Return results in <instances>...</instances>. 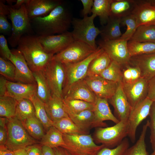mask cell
Masks as SVG:
<instances>
[{
    "instance_id": "6da1fadb",
    "label": "cell",
    "mask_w": 155,
    "mask_h": 155,
    "mask_svg": "<svg viewBox=\"0 0 155 155\" xmlns=\"http://www.w3.org/2000/svg\"><path fill=\"white\" fill-rule=\"evenodd\" d=\"M72 18L68 8L63 1L48 15L30 20L33 31L36 35L48 36L68 31L71 25Z\"/></svg>"
},
{
    "instance_id": "7a4b0ae2",
    "label": "cell",
    "mask_w": 155,
    "mask_h": 155,
    "mask_svg": "<svg viewBox=\"0 0 155 155\" xmlns=\"http://www.w3.org/2000/svg\"><path fill=\"white\" fill-rule=\"evenodd\" d=\"M17 49L22 54L32 72L43 71L52 61L54 55L49 53L40 42L38 36L30 34L20 39Z\"/></svg>"
},
{
    "instance_id": "3957f363",
    "label": "cell",
    "mask_w": 155,
    "mask_h": 155,
    "mask_svg": "<svg viewBox=\"0 0 155 155\" xmlns=\"http://www.w3.org/2000/svg\"><path fill=\"white\" fill-rule=\"evenodd\" d=\"M62 147L70 155H96L104 146L96 145L91 135L63 134Z\"/></svg>"
},
{
    "instance_id": "277c9868",
    "label": "cell",
    "mask_w": 155,
    "mask_h": 155,
    "mask_svg": "<svg viewBox=\"0 0 155 155\" xmlns=\"http://www.w3.org/2000/svg\"><path fill=\"white\" fill-rule=\"evenodd\" d=\"M10 7V13L8 17L11 21L12 32L7 40L10 45L14 48L18 46L19 40L23 36L32 34L34 31L25 4L22 5L18 9Z\"/></svg>"
},
{
    "instance_id": "5b68a950",
    "label": "cell",
    "mask_w": 155,
    "mask_h": 155,
    "mask_svg": "<svg viewBox=\"0 0 155 155\" xmlns=\"http://www.w3.org/2000/svg\"><path fill=\"white\" fill-rule=\"evenodd\" d=\"M7 138L6 147L14 151L37 143L29 134L22 122L16 117L7 118Z\"/></svg>"
},
{
    "instance_id": "8992f818",
    "label": "cell",
    "mask_w": 155,
    "mask_h": 155,
    "mask_svg": "<svg viewBox=\"0 0 155 155\" xmlns=\"http://www.w3.org/2000/svg\"><path fill=\"white\" fill-rule=\"evenodd\" d=\"M96 17L95 14H92L82 19L73 18L71 25L73 30L71 32L74 40L84 42L96 49L98 47L96 38L101 33L100 30L94 24Z\"/></svg>"
},
{
    "instance_id": "52a82bcc",
    "label": "cell",
    "mask_w": 155,
    "mask_h": 155,
    "mask_svg": "<svg viewBox=\"0 0 155 155\" xmlns=\"http://www.w3.org/2000/svg\"><path fill=\"white\" fill-rule=\"evenodd\" d=\"M128 133L127 121H121L111 127H98L93 139L95 142L111 148L120 144L128 136Z\"/></svg>"
},
{
    "instance_id": "ba28073f",
    "label": "cell",
    "mask_w": 155,
    "mask_h": 155,
    "mask_svg": "<svg viewBox=\"0 0 155 155\" xmlns=\"http://www.w3.org/2000/svg\"><path fill=\"white\" fill-rule=\"evenodd\" d=\"M104 51V50L98 46L94 52L81 61L71 64H63L65 71V79L63 89V98L72 84L86 77L91 62Z\"/></svg>"
},
{
    "instance_id": "9c48e42d",
    "label": "cell",
    "mask_w": 155,
    "mask_h": 155,
    "mask_svg": "<svg viewBox=\"0 0 155 155\" xmlns=\"http://www.w3.org/2000/svg\"><path fill=\"white\" fill-rule=\"evenodd\" d=\"M97 49L83 42L74 40L64 49L54 55L53 59L63 64L75 63L85 59Z\"/></svg>"
},
{
    "instance_id": "30bf717a",
    "label": "cell",
    "mask_w": 155,
    "mask_h": 155,
    "mask_svg": "<svg viewBox=\"0 0 155 155\" xmlns=\"http://www.w3.org/2000/svg\"><path fill=\"white\" fill-rule=\"evenodd\" d=\"M43 71L51 94L63 98V89L65 77V69L63 64L52 59Z\"/></svg>"
},
{
    "instance_id": "8fae6325",
    "label": "cell",
    "mask_w": 155,
    "mask_h": 155,
    "mask_svg": "<svg viewBox=\"0 0 155 155\" xmlns=\"http://www.w3.org/2000/svg\"><path fill=\"white\" fill-rule=\"evenodd\" d=\"M128 41L118 39L109 41L102 39L97 42L112 61L121 65L129 63L131 57L127 46Z\"/></svg>"
},
{
    "instance_id": "7c38bea8",
    "label": "cell",
    "mask_w": 155,
    "mask_h": 155,
    "mask_svg": "<svg viewBox=\"0 0 155 155\" xmlns=\"http://www.w3.org/2000/svg\"><path fill=\"white\" fill-rule=\"evenodd\" d=\"M153 102L146 98L132 108L127 120L128 136L132 142L134 143L135 142L137 127L149 115Z\"/></svg>"
},
{
    "instance_id": "4fadbf2b",
    "label": "cell",
    "mask_w": 155,
    "mask_h": 155,
    "mask_svg": "<svg viewBox=\"0 0 155 155\" xmlns=\"http://www.w3.org/2000/svg\"><path fill=\"white\" fill-rule=\"evenodd\" d=\"M39 40L48 53L55 55L65 48L74 40L71 32L48 36H38Z\"/></svg>"
},
{
    "instance_id": "5bb4252c",
    "label": "cell",
    "mask_w": 155,
    "mask_h": 155,
    "mask_svg": "<svg viewBox=\"0 0 155 155\" xmlns=\"http://www.w3.org/2000/svg\"><path fill=\"white\" fill-rule=\"evenodd\" d=\"M84 79L97 96L108 100L115 94L119 83L108 80L99 75L87 76Z\"/></svg>"
},
{
    "instance_id": "9a60e30c",
    "label": "cell",
    "mask_w": 155,
    "mask_h": 155,
    "mask_svg": "<svg viewBox=\"0 0 155 155\" xmlns=\"http://www.w3.org/2000/svg\"><path fill=\"white\" fill-rule=\"evenodd\" d=\"M148 83L142 78L131 83H122L123 91L132 108L147 98Z\"/></svg>"
},
{
    "instance_id": "2e32d148",
    "label": "cell",
    "mask_w": 155,
    "mask_h": 155,
    "mask_svg": "<svg viewBox=\"0 0 155 155\" xmlns=\"http://www.w3.org/2000/svg\"><path fill=\"white\" fill-rule=\"evenodd\" d=\"M12 55L9 59L16 68L15 81L28 84H36L33 73L22 53L17 49L11 50Z\"/></svg>"
},
{
    "instance_id": "e0dca14e",
    "label": "cell",
    "mask_w": 155,
    "mask_h": 155,
    "mask_svg": "<svg viewBox=\"0 0 155 155\" xmlns=\"http://www.w3.org/2000/svg\"><path fill=\"white\" fill-rule=\"evenodd\" d=\"M108 100L114 108L117 119L119 121H127L132 108L123 91L121 82L119 83L114 94Z\"/></svg>"
},
{
    "instance_id": "ac0fdd59",
    "label": "cell",
    "mask_w": 155,
    "mask_h": 155,
    "mask_svg": "<svg viewBox=\"0 0 155 155\" xmlns=\"http://www.w3.org/2000/svg\"><path fill=\"white\" fill-rule=\"evenodd\" d=\"M63 1L61 0H29L25 6L28 16L31 20L48 15Z\"/></svg>"
},
{
    "instance_id": "d6986e66",
    "label": "cell",
    "mask_w": 155,
    "mask_h": 155,
    "mask_svg": "<svg viewBox=\"0 0 155 155\" xmlns=\"http://www.w3.org/2000/svg\"><path fill=\"white\" fill-rule=\"evenodd\" d=\"M128 63L139 67L141 77L148 81L155 76V52L131 57Z\"/></svg>"
},
{
    "instance_id": "ffe728a7",
    "label": "cell",
    "mask_w": 155,
    "mask_h": 155,
    "mask_svg": "<svg viewBox=\"0 0 155 155\" xmlns=\"http://www.w3.org/2000/svg\"><path fill=\"white\" fill-rule=\"evenodd\" d=\"M97 96L86 82L84 79L72 84L63 99L79 100L94 103Z\"/></svg>"
},
{
    "instance_id": "44dd1931",
    "label": "cell",
    "mask_w": 155,
    "mask_h": 155,
    "mask_svg": "<svg viewBox=\"0 0 155 155\" xmlns=\"http://www.w3.org/2000/svg\"><path fill=\"white\" fill-rule=\"evenodd\" d=\"M132 14L136 18L138 26L155 25V6L148 0H135Z\"/></svg>"
},
{
    "instance_id": "7402d4cb",
    "label": "cell",
    "mask_w": 155,
    "mask_h": 155,
    "mask_svg": "<svg viewBox=\"0 0 155 155\" xmlns=\"http://www.w3.org/2000/svg\"><path fill=\"white\" fill-rule=\"evenodd\" d=\"M37 87L36 84H25L7 80L5 96L12 97L17 101L22 99L30 100L37 94Z\"/></svg>"
},
{
    "instance_id": "603a6c76",
    "label": "cell",
    "mask_w": 155,
    "mask_h": 155,
    "mask_svg": "<svg viewBox=\"0 0 155 155\" xmlns=\"http://www.w3.org/2000/svg\"><path fill=\"white\" fill-rule=\"evenodd\" d=\"M96 120L100 127H107V124L104 121H112L115 124L119 121L113 114L109 107L108 99L97 96L93 110Z\"/></svg>"
},
{
    "instance_id": "cb8c5ba5",
    "label": "cell",
    "mask_w": 155,
    "mask_h": 155,
    "mask_svg": "<svg viewBox=\"0 0 155 155\" xmlns=\"http://www.w3.org/2000/svg\"><path fill=\"white\" fill-rule=\"evenodd\" d=\"M63 99L61 97L52 94L44 103L48 116L53 122L63 118L69 117L65 108Z\"/></svg>"
},
{
    "instance_id": "d4e9b609",
    "label": "cell",
    "mask_w": 155,
    "mask_h": 155,
    "mask_svg": "<svg viewBox=\"0 0 155 155\" xmlns=\"http://www.w3.org/2000/svg\"><path fill=\"white\" fill-rule=\"evenodd\" d=\"M68 116L77 125L84 130L88 131L90 128L100 127L92 110H84Z\"/></svg>"
},
{
    "instance_id": "484cf974",
    "label": "cell",
    "mask_w": 155,
    "mask_h": 155,
    "mask_svg": "<svg viewBox=\"0 0 155 155\" xmlns=\"http://www.w3.org/2000/svg\"><path fill=\"white\" fill-rule=\"evenodd\" d=\"M121 18L110 16L107 23L100 30L102 40L109 41L118 39L122 34L120 30Z\"/></svg>"
},
{
    "instance_id": "4316f807",
    "label": "cell",
    "mask_w": 155,
    "mask_h": 155,
    "mask_svg": "<svg viewBox=\"0 0 155 155\" xmlns=\"http://www.w3.org/2000/svg\"><path fill=\"white\" fill-rule=\"evenodd\" d=\"M135 0H113L110 7V15L122 18L132 14Z\"/></svg>"
},
{
    "instance_id": "83f0119b",
    "label": "cell",
    "mask_w": 155,
    "mask_h": 155,
    "mask_svg": "<svg viewBox=\"0 0 155 155\" xmlns=\"http://www.w3.org/2000/svg\"><path fill=\"white\" fill-rule=\"evenodd\" d=\"M32 73L37 84L36 95L38 98L45 103L52 94L47 81L43 71Z\"/></svg>"
},
{
    "instance_id": "f1b7e54d",
    "label": "cell",
    "mask_w": 155,
    "mask_h": 155,
    "mask_svg": "<svg viewBox=\"0 0 155 155\" xmlns=\"http://www.w3.org/2000/svg\"><path fill=\"white\" fill-rule=\"evenodd\" d=\"M113 0H94L92 14H95L99 18L101 25L106 24L110 15V7Z\"/></svg>"
},
{
    "instance_id": "f546056e",
    "label": "cell",
    "mask_w": 155,
    "mask_h": 155,
    "mask_svg": "<svg viewBox=\"0 0 155 155\" xmlns=\"http://www.w3.org/2000/svg\"><path fill=\"white\" fill-rule=\"evenodd\" d=\"M53 126L63 134H88L89 133L88 131L79 127L69 117L63 118L53 122Z\"/></svg>"
},
{
    "instance_id": "4dcf8cb0",
    "label": "cell",
    "mask_w": 155,
    "mask_h": 155,
    "mask_svg": "<svg viewBox=\"0 0 155 155\" xmlns=\"http://www.w3.org/2000/svg\"><path fill=\"white\" fill-rule=\"evenodd\" d=\"M112 61L104 51L91 62L86 76L99 75L109 66Z\"/></svg>"
},
{
    "instance_id": "1f68e13d",
    "label": "cell",
    "mask_w": 155,
    "mask_h": 155,
    "mask_svg": "<svg viewBox=\"0 0 155 155\" xmlns=\"http://www.w3.org/2000/svg\"><path fill=\"white\" fill-rule=\"evenodd\" d=\"M40 144L52 148L65 145L63 134L53 126L50 127L40 140Z\"/></svg>"
},
{
    "instance_id": "d6a6232c",
    "label": "cell",
    "mask_w": 155,
    "mask_h": 155,
    "mask_svg": "<svg viewBox=\"0 0 155 155\" xmlns=\"http://www.w3.org/2000/svg\"><path fill=\"white\" fill-rule=\"evenodd\" d=\"M22 122L29 134L34 139L41 140L45 134L42 124L36 116Z\"/></svg>"
},
{
    "instance_id": "836d02e7",
    "label": "cell",
    "mask_w": 155,
    "mask_h": 155,
    "mask_svg": "<svg viewBox=\"0 0 155 155\" xmlns=\"http://www.w3.org/2000/svg\"><path fill=\"white\" fill-rule=\"evenodd\" d=\"M130 40L155 43V25L139 26Z\"/></svg>"
},
{
    "instance_id": "e575fe53",
    "label": "cell",
    "mask_w": 155,
    "mask_h": 155,
    "mask_svg": "<svg viewBox=\"0 0 155 155\" xmlns=\"http://www.w3.org/2000/svg\"><path fill=\"white\" fill-rule=\"evenodd\" d=\"M30 100L34 106L36 117L41 122L46 131L50 127L53 126V122L48 116L44 103L38 98L36 94L34 95Z\"/></svg>"
},
{
    "instance_id": "d590c367",
    "label": "cell",
    "mask_w": 155,
    "mask_h": 155,
    "mask_svg": "<svg viewBox=\"0 0 155 155\" xmlns=\"http://www.w3.org/2000/svg\"><path fill=\"white\" fill-rule=\"evenodd\" d=\"M36 116L35 108L32 101L22 99L17 101L15 117L21 121Z\"/></svg>"
},
{
    "instance_id": "8d00e7d4",
    "label": "cell",
    "mask_w": 155,
    "mask_h": 155,
    "mask_svg": "<svg viewBox=\"0 0 155 155\" xmlns=\"http://www.w3.org/2000/svg\"><path fill=\"white\" fill-rule=\"evenodd\" d=\"M65 108L68 116L86 110L93 111L94 104L79 100L63 99Z\"/></svg>"
},
{
    "instance_id": "74e56055",
    "label": "cell",
    "mask_w": 155,
    "mask_h": 155,
    "mask_svg": "<svg viewBox=\"0 0 155 155\" xmlns=\"http://www.w3.org/2000/svg\"><path fill=\"white\" fill-rule=\"evenodd\" d=\"M128 49L131 57L155 52V43L139 42L129 40L128 41Z\"/></svg>"
},
{
    "instance_id": "f35d334b",
    "label": "cell",
    "mask_w": 155,
    "mask_h": 155,
    "mask_svg": "<svg viewBox=\"0 0 155 155\" xmlns=\"http://www.w3.org/2000/svg\"><path fill=\"white\" fill-rule=\"evenodd\" d=\"M17 101L12 97H0V116L9 119L15 116Z\"/></svg>"
},
{
    "instance_id": "ab89813d",
    "label": "cell",
    "mask_w": 155,
    "mask_h": 155,
    "mask_svg": "<svg viewBox=\"0 0 155 155\" xmlns=\"http://www.w3.org/2000/svg\"><path fill=\"white\" fill-rule=\"evenodd\" d=\"M148 125V120L143 127L138 139L134 145L129 148L126 155H149L146 150L145 141Z\"/></svg>"
},
{
    "instance_id": "60d3db41",
    "label": "cell",
    "mask_w": 155,
    "mask_h": 155,
    "mask_svg": "<svg viewBox=\"0 0 155 155\" xmlns=\"http://www.w3.org/2000/svg\"><path fill=\"white\" fill-rule=\"evenodd\" d=\"M99 75L112 82L117 83L121 82L122 65L112 61L109 66Z\"/></svg>"
},
{
    "instance_id": "b9f144b4",
    "label": "cell",
    "mask_w": 155,
    "mask_h": 155,
    "mask_svg": "<svg viewBox=\"0 0 155 155\" xmlns=\"http://www.w3.org/2000/svg\"><path fill=\"white\" fill-rule=\"evenodd\" d=\"M121 24L126 26L127 29L125 32L119 39L128 41L130 40L138 26L137 19L131 14L121 18Z\"/></svg>"
},
{
    "instance_id": "7bdbcfd3",
    "label": "cell",
    "mask_w": 155,
    "mask_h": 155,
    "mask_svg": "<svg viewBox=\"0 0 155 155\" xmlns=\"http://www.w3.org/2000/svg\"><path fill=\"white\" fill-rule=\"evenodd\" d=\"M129 146L128 139L125 138L121 143L114 148H102L96 155H126Z\"/></svg>"
},
{
    "instance_id": "ee69618b",
    "label": "cell",
    "mask_w": 155,
    "mask_h": 155,
    "mask_svg": "<svg viewBox=\"0 0 155 155\" xmlns=\"http://www.w3.org/2000/svg\"><path fill=\"white\" fill-rule=\"evenodd\" d=\"M0 73L9 81L15 82L16 68L10 60L0 57Z\"/></svg>"
},
{
    "instance_id": "f6af8a7d",
    "label": "cell",
    "mask_w": 155,
    "mask_h": 155,
    "mask_svg": "<svg viewBox=\"0 0 155 155\" xmlns=\"http://www.w3.org/2000/svg\"><path fill=\"white\" fill-rule=\"evenodd\" d=\"M148 120V128L150 130V142L152 150L155 151V102H153L151 107Z\"/></svg>"
},
{
    "instance_id": "bcb514c9",
    "label": "cell",
    "mask_w": 155,
    "mask_h": 155,
    "mask_svg": "<svg viewBox=\"0 0 155 155\" xmlns=\"http://www.w3.org/2000/svg\"><path fill=\"white\" fill-rule=\"evenodd\" d=\"M7 16L0 14V33L1 34L9 36L12 33V26L8 21Z\"/></svg>"
},
{
    "instance_id": "7dc6e473",
    "label": "cell",
    "mask_w": 155,
    "mask_h": 155,
    "mask_svg": "<svg viewBox=\"0 0 155 155\" xmlns=\"http://www.w3.org/2000/svg\"><path fill=\"white\" fill-rule=\"evenodd\" d=\"M0 53L1 57L7 60H9L12 53L8 46L7 41L4 35H0Z\"/></svg>"
},
{
    "instance_id": "c3c4849f",
    "label": "cell",
    "mask_w": 155,
    "mask_h": 155,
    "mask_svg": "<svg viewBox=\"0 0 155 155\" xmlns=\"http://www.w3.org/2000/svg\"><path fill=\"white\" fill-rule=\"evenodd\" d=\"M7 118L0 117V146H5L7 133L6 127Z\"/></svg>"
},
{
    "instance_id": "681fc988",
    "label": "cell",
    "mask_w": 155,
    "mask_h": 155,
    "mask_svg": "<svg viewBox=\"0 0 155 155\" xmlns=\"http://www.w3.org/2000/svg\"><path fill=\"white\" fill-rule=\"evenodd\" d=\"M42 145L35 143L28 146L24 149L27 155H42Z\"/></svg>"
},
{
    "instance_id": "f907efd6",
    "label": "cell",
    "mask_w": 155,
    "mask_h": 155,
    "mask_svg": "<svg viewBox=\"0 0 155 155\" xmlns=\"http://www.w3.org/2000/svg\"><path fill=\"white\" fill-rule=\"evenodd\" d=\"M147 98L155 102V76L148 81Z\"/></svg>"
},
{
    "instance_id": "816d5d0a",
    "label": "cell",
    "mask_w": 155,
    "mask_h": 155,
    "mask_svg": "<svg viewBox=\"0 0 155 155\" xmlns=\"http://www.w3.org/2000/svg\"><path fill=\"white\" fill-rule=\"evenodd\" d=\"M83 6L81 13L84 17L88 16L92 12L94 0H80Z\"/></svg>"
},
{
    "instance_id": "f5cc1de1",
    "label": "cell",
    "mask_w": 155,
    "mask_h": 155,
    "mask_svg": "<svg viewBox=\"0 0 155 155\" xmlns=\"http://www.w3.org/2000/svg\"><path fill=\"white\" fill-rule=\"evenodd\" d=\"M7 80L1 75L0 77V97L5 96L7 92Z\"/></svg>"
},
{
    "instance_id": "db71d44e",
    "label": "cell",
    "mask_w": 155,
    "mask_h": 155,
    "mask_svg": "<svg viewBox=\"0 0 155 155\" xmlns=\"http://www.w3.org/2000/svg\"><path fill=\"white\" fill-rule=\"evenodd\" d=\"M42 155H56L53 148L46 146L42 145Z\"/></svg>"
},
{
    "instance_id": "11a10c76",
    "label": "cell",
    "mask_w": 155,
    "mask_h": 155,
    "mask_svg": "<svg viewBox=\"0 0 155 155\" xmlns=\"http://www.w3.org/2000/svg\"><path fill=\"white\" fill-rule=\"evenodd\" d=\"M53 148L56 155H70L65 149L61 147Z\"/></svg>"
},
{
    "instance_id": "9f6ffc18",
    "label": "cell",
    "mask_w": 155,
    "mask_h": 155,
    "mask_svg": "<svg viewBox=\"0 0 155 155\" xmlns=\"http://www.w3.org/2000/svg\"><path fill=\"white\" fill-rule=\"evenodd\" d=\"M0 155H15L14 152L6 146H0Z\"/></svg>"
},
{
    "instance_id": "6f0895ef",
    "label": "cell",
    "mask_w": 155,
    "mask_h": 155,
    "mask_svg": "<svg viewBox=\"0 0 155 155\" xmlns=\"http://www.w3.org/2000/svg\"><path fill=\"white\" fill-rule=\"evenodd\" d=\"M29 0H17L16 3L11 6V8L14 9H19L24 4L26 3Z\"/></svg>"
},
{
    "instance_id": "680465c9",
    "label": "cell",
    "mask_w": 155,
    "mask_h": 155,
    "mask_svg": "<svg viewBox=\"0 0 155 155\" xmlns=\"http://www.w3.org/2000/svg\"><path fill=\"white\" fill-rule=\"evenodd\" d=\"M15 155H27L25 149H21L13 151Z\"/></svg>"
},
{
    "instance_id": "91938a15",
    "label": "cell",
    "mask_w": 155,
    "mask_h": 155,
    "mask_svg": "<svg viewBox=\"0 0 155 155\" xmlns=\"http://www.w3.org/2000/svg\"><path fill=\"white\" fill-rule=\"evenodd\" d=\"M17 0H6L9 5L11 6L13 5V3L16 2Z\"/></svg>"
},
{
    "instance_id": "94428289",
    "label": "cell",
    "mask_w": 155,
    "mask_h": 155,
    "mask_svg": "<svg viewBox=\"0 0 155 155\" xmlns=\"http://www.w3.org/2000/svg\"><path fill=\"white\" fill-rule=\"evenodd\" d=\"M149 155H155V151H154L153 152Z\"/></svg>"
}]
</instances>
